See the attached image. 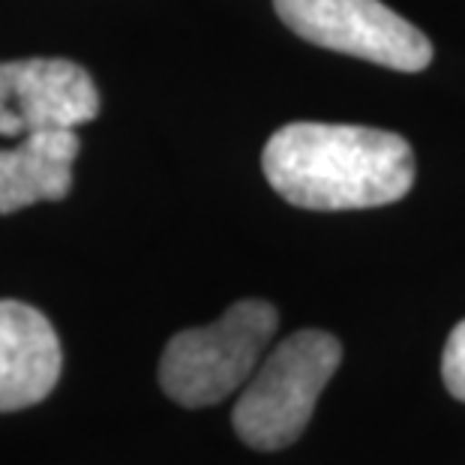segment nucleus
<instances>
[{"instance_id":"4","label":"nucleus","mask_w":465,"mask_h":465,"mask_svg":"<svg viewBox=\"0 0 465 465\" xmlns=\"http://www.w3.org/2000/svg\"><path fill=\"white\" fill-rule=\"evenodd\" d=\"M276 13L306 43L361 61L420 73L432 61V43L381 0H273Z\"/></svg>"},{"instance_id":"1","label":"nucleus","mask_w":465,"mask_h":465,"mask_svg":"<svg viewBox=\"0 0 465 465\" xmlns=\"http://www.w3.org/2000/svg\"><path fill=\"white\" fill-rule=\"evenodd\" d=\"M262 168L276 195L303 211H361L409 195L418 165L397 133L345 124H289L264 144Z\"/></svg>"},{"instance_id":"8","label":"nucleus","mask_w":465,"mask_h":465,"mask_svg":"<svg viewBox=\"0 0 465 465\" xmlns=\"http://www.w3.org/2000/svg\"><path fill=\"white\" fill-rule=\"evenodd\" d=\"M441 379L453 397L465 402V322H460L448 336L441 354Z\"/></svg>"},{"instance_id":"7","label":"nucleus","mask_w":465,"mask_h":465,"mask_svg":"<svg viewBox=\"0 0 465 465\" xmlns=\"http://www.w3.org/2000/svg\"><path fill=\"white\" fill-rule=\"evenodd\" d=\"M78 153L82 138L75 130L34 133L9 151H0V213L66 199Z\"/></svg>"},{"instance_id":"3","label":"nucleus","mask_w":465,"mask_h":465,"mask_svg":"<svg viewBox=\"0 0 465 465\" xmlns=\"http://www.w3.org/2000/svg\"><path fill=\"white\" fill-rule=\"evenodd\" d=\"M276 328L273 303L237 301L207 328L174 333L160 361L163 391L183 409L223 402L252 379Z\"/></svg>"},{"instance_id":"5","label":"nucleus","mask_w":465,"mask_h":465,"mask_svg":"<svg viewBox=\"0 0 465 465\" xmlns=\"http://www.w3.org/2000/svg\"><path fill=\"white\" fill-rule=\"evenodd\" d=\"M100 91L84 66L61 57L0 64V135L78 130L100 114Z\"/></svg>"},{"instance_id":"6","label":"nucleus","mask_w":465,"mask_h":465,"mask_svg":"<svg viewBox=\"0 0 465 465\" xmlns=\"http://www.w3.org/2000/svg\"><path fill=\"white\" fill-rule=\"evenodd\" d=\"M61 340L31 303L0 301V411L43 402L61 379Z\"/></svg>"},{"instance_id":"2","label":"nucleus","mask_w":465,"mask_h":465,"mask_svg":"<svg viewBox=\"0 0 465 465\" xmlns=\"http://www.w3.org/2000/svg\"><path fill=\"white\" fill-rule=\"evenodd\" d=\"M342 361L333 333L298 331L252 372L232 411L234 432L255 450H282L303 435L315 402Z\"/></svg>"}]
</instances>
